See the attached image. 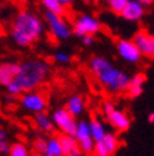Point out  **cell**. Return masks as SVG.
Wrapping results in <instances>:
<instances>
[{"instance_id": "1", "label": "cell", "mask_w": 154, "mask_h": 156, "mask_svg": "<svg viewBox=\"0 0 154 156\" xmlns=\"http://www.w3.org/2000/svg\"><path fill=\"white\" fill-rule=\"evenodd\" d=\"M89 67L94 78L107 92L114 95L126 92L131 81V75L128 73L119 70L104 57H93Z\"/></svg>"}, {"instance_id": "2", "label": "cell", "mask_w": 154, "mask_h": 156, "mask_svg": "<svg viewBox=\"0 0 154 156\" xmlns=\"http://www.w3.org/2000/svg\"><path fill=\"white\" fill-rule=\"evenodd\" d=\"M43 34L42 21L32 13L21 11L15 17L11 28V38L21 48L32 45Z\"/></svg>"}, {"instance_id": "3", "label": "cell", "mask_w": 154, "mask_h": 156, "mask_svg": "<svg viewBox=\"0 0 154 156\" xmlns=\"http://www.w3.org/2000/svg\"><path fill=\"white\" fill-rule=\"evenodd\" d=\"M49 64L39 58H32L21 63L15 81L22 88V92L35 91L45 82L49 75Z\"/></svg>"}, {"instance_id": "4", "label": "cell", "mask_w": 154, "mask_h": 156, "mask_svg": "<svg viewBox=\"0 0 154 156\" xmlns=\"http://www.w3.org/2000/svg\"><path fill=\"white\" fill-rule=\"evenodd\" d=\"M51 119H53L54 127L61 131V134L75 136L78 128V121L75 120V116H72L65 107L56 109L51 113Z\"/></svg>"}, {"instance_id": "5", "label": "cell", "mask_w": 154, "mask_h": 156, "mask_svg": "<svg viewBox=\"0 0 154 156\" xmlns=\"http://www.w3.org/2000/svg\"><path fill=\"white\" fill-rule=\"evenodd\" d=\"M21 105L26 112L33 114L42 113L46 112L47 107V99L43 94L36 91H31V92H24L21 96Z\"/></svg>"}, {"instance_id": "6", "label": "cell", "mask_w": 154, "mask_h": 156, "mask_svg": "<svg viewBox=\"0 0 154 156\" xmlns=\"http://www.w3.org/2000/svg\"><path fill=\"white\" fill-rule=\"evenodd\" d=\"M75 138H77L78 146L84 151L85 155H89V153L94 152L96 141H94V138L92 136V133H90L89 121H86V120L78 121V128H77Z\"/></svg>"}, {"instance_id": "7", "label": "cell", "mask_w": 154, "mask_h": 156, "mask_svg": "<svg viewBox=\"0 0 154 156\" xmlns=\"http://www.w3.org/2000/svg\"><path fill=\"white\" fill-rule=\"evenodd\" d=\"M45 18L49 24V28H50V32L51 35L54 36L56 39L58 41H64L67 39L68 36L71 35V29L70 27L65 24V21L61 18V16L58 14L53 13V11H46L45 14Z\"/></svg>"}, {"instance_id": "8", "label": "cell", "mask_w": 154, "mask_h": 156, "mask_svg": "<svg viewBox=\"0 0 154 156\" xmlns=\"http://www.w3.org/2000/svg\"><path fill=\"white\" fill-rule=\"evenodd\" d=\"M117 52H118L119 57L126 63H131V64H135L139 63L142 58V52L140 49L138 48L133 39L129 41V39H121L117 42Z\"/></svg>"}, {"instance_id": "9", "label": "cell", "mask_w": 154, "mask_h": 156, "mask_svg": "<svg viewBox=\"0 0 154 156\" xmlns=\"http://www.w3.org/2000/svg\"><path fill=\"white\" fill-rule=\"evenodd\" d=\"M100 23L96 18L90 16H80L79 18L74 23V32L78 36H85V35H93V34L100 31Z\"/></svg>"}, {"instance_id": "10", "label": "cell", "mask_w": 154, "mask_h": 156, "mask_svg": "<svg viewBox=\"0 0 154 156\" xmlns=\"http://www.w3.org/2000/svg\"><path fill=\"white\" fill-rule=\"evenodd\" d=\"M133 42L138 45L143 56L149 58H154V35L145 29L138 31L133 36Z\"/></svg>"}, {"instance_id": "11", "label": "cell", "mask_w": 154, "mask_h": 156, "mask_svg": "<svg viewBox=\"0 0 154 156\" xmlns=\"http://www.w3.org/2000/svg\"><path fill=\"white\" fill-rule=\"evenodd\" d=\"M107 121L110 123V126L114 128L118 133H124V131H128L131 128V119L129 116L122 112L121 109H115V110L110 113L108 116L106 117Z\"/></svg>"}, {"instance_id": "12", "label": "cell", "mask_w": 154, "mask_h": 156, "mask_svg": "<svg viewBox=\"0 0 154 156\" xmlns=\"http://www.w3.org/2000/svg\"><path fill=\"white\" fill-rule=\"evenodd\" d=\"M121 16L126 21H139L145 16V6L139 0H129L124 11L121 13Z\"/></svg>"}, {"instance_id": "13", "label": "cell", "mask_w": 154, "mask_h": 156, "mask_svg": "<svg viewBox=\"0 0 154 156\" xmlns=\"http://www.w3.org/2000/svg\"><path fill=\"white\" fill-rule=\"evenodd\" d=\"M19 63H4L0 64V85L7 87L11 81H14L19 71Z\"/></svg>"}, {"instance_id": "14", "label": "cell", "mask_w": 154, "mask_h": 156, "mask_svg": "<svg viewBox=\"0 0 154 156\" xmlns=\"http://www.w3.org/2000/svg\"><path fill=\"white\" fill-rule=\"evenodd\" d=\"M145 82H146V75L145 74L138 73V74L132 75L131 81H129V85H128V89H126L128 96L132 98V99H136V98L140 96V95L143 94Z\"/></svg>"}, {"instance_id": "15", "label": "cell", "mask_w": 154, "mask_h": 156, "mask_svg": "<svg viewBox=\"0 0 154 156\" xmlns=\"http://www.w3.org/2000/svg\"><path fill=\"white\" fill-rule=\"evenodd\" d=\"M35 124L39 130L42 133H53L54 130V123H53V119L49 113L42 112V113L35 114Z\"/></svg>"}, {"instance_id": "16", "label": "cell", "mask_w": 154, "mask_h": 156, "mask_svg": "<svg viewBox=\"0 0 154 156\" xmlns=\"http://www.w3.org/2000/svg\"><path fill=\"white\" fill-rule=\"evenodd\" d=\"M65 109L70 112L72 116L78 117L84 113L85 110V101L84 98L79 96V95H72L67 101V105H65Z\"/></svg>"}, {"instance_id": "17", "label": "cell", "mask_w": 154, "mask_h": 156, "mask_svg": "<svg viewBox=\"0 0 154 156\" xmlns=\"http://www.w3.org/2000/svg\"><path fill=\"white\" fill-rule=\"evenodd\" d=\"M89 126H90V133H92V136L94 138V141L96 142L103 141V138L107 134V130H106V127H104V124H103V121L100 119H97V117H93L89 121Z\"/></svg>"}, {"instance_id": "18", "label": "cell", "mask_w": 154, "mask_h": 156, "mask_svg": "<svg viewBox=\"0 0 154 156\" xmlns=\"http://www.w3.org/2000/svg\"><path fill=\"white\" fill-rule=\"evenodd\" d=\"M46 153H50V155H56V156H64V151H63V146H61V141L60 136L57 135H51L47 140V149Z\"/></svg>"}, {"instance_id": "19", "label": "cell", "mask_w": 154, "mask_h": 156, "mask_svg": "<svg viewBox=\"0 0 154 156\" xmlns=\"http://www.w3.org/2000/svg\"><path fill=\"white\" fill-rule=\"evenodd\" d=\"M101 142L104 144V146L108 149V152L111 153V156L114 155V153L117 152V149L119 148V140L114 133H107L106 136L103 138Z\"/></svg>"}, {"instance_id": "20", "label": "cell", "mask_w": 154, "mask_h": 156, "mask_svg": "<svg viewBox=\"0 0 154 156\" xmlns=\"http://www.w3.org/2000/svg\"><path fill=\"white\" fill-rule=\"evenodd\" d=\"M60 141H61L63 151H64V156H68L78 146V142H77V138H75V136L63 134V135H60Z\"/></svg>"}, {"instance_id": "21", "label": "cell", "mask_w": 154, "mask_h": 156, "mask_svg": "<svg viewBox=\"0 0 154 156\" xmlns=\"http://www.w3.org/2000/svg\"><path fill=\"white\" fill-rule=\"evenodd\" d=\"M9 156H32V153L29 152L28 146L22 142H15L11 145Z\"/></svg>"}, {"instance_id": "22", "label": "cell", "mask_w": 154, "mask_h": 156, "mask_svg": "<svg viewBox=\"0 0 154 156\" xmlns=\"http://www.w3.org/2000/svg\"><path fill=\"white\" fill-rule=\"evenodd\" d=\"M45 7L49 10V11H53V13L58 14V16H63L65 13L63 4L58 2V0H42Z\"/></svg>"}, {"instance_id": "23", "label": "cell", "mask_w": 154, "mask_h": 156, "mask_svg": "<svg viewBox=\"0 0 154 156\" xmlns=\"http://www.w3.org/2000/svg\"><path fill=\"white\" fill-rule=\"evenodd\" d=\"M129 0H110L108 4L111 7V10L114 11L115 14H121L124 11V9L126 7Z\"/></svg>"}, {"instance_id": "24", "label": "cell", "mask_w": 154, "mask_h": 156, "mask_svg": "<svg viewBox=\"0 0 154 156\" xmlns=\"http://www.w3.org/2000/svg\"><path fill=\"white\" fill-rule=\"evenodd\" d=\"M6 89H7V94H9L10 96H13V98L19 96L21 94H24V92H22V88L19 87V84L15 81V80L10 82V84L6 87Z\"/></svg>"}, {"instance_id": "25", "label": "cell", "mask_w": 154, "mask_h": 156, "mask_svg": "<svg viewBox=\"0 0 154 156\" xmlns=\"http://www.w3.org/2000/svg\"><path fill=\"white\" fill-rule=\"evenodd\" d=\"M93 153H94V156H111V153L108 152V149L104 146V144H103L101 141L96 142V146H94V152Z\"/></svg>"}, {"instance_id": "26", "label": "cell", "mask_w": 154, "mask_h": 156, "mask_svg": "<svg viewBox=\"0 0 154 156\" xmlns=\"http://www.w3.org/2000/svg\"><path fill=\"white\" fill-rule=\"evenodd\" d=\"M33 149L38 151V152H42V153H46V149H47V140L45 138H38V140L33 142Z\"/></svg>"}, {"instance_id": "27", "label": "cell", "mask_w": 154, "mask_h": 156, "mask_svg": "<svg viewBox=\"0 0 154 156\" xmlns=\"http://www.w3.org/2000/svg\"><path fill=\"white\" fill-rule=\"evenodd\" d=\"M54 60L57 63H61V64H65V63L70 62V55H67L65 52H57L54 55Z\"/></svg>"}, {"instance_id": "28", "label": "cell", "mask_w": 154, "mask_h": 156, "mask_svg": "<svg viewBox=\"0 0 154 156\" xmlns=\"http://www.w3.org/2000/svg\"><path fill=\"white\" fill-rule=\"evenodd\" d=\"M117 107H115V105L112 103V102H110V101H106L104 103H103V113H104V116H108L110 113H112V112L115 110Z\"/></svg>"}, {"instance_id": "29", "label": "cell", "mask_w": 154, "mask_h": 156, "mask_svg": "<svg viewBox=\"0 0 154 156\" xmlns=\"http://www.w3.org/2000/svg\"><path fill=\"white\" fill-rule=\"evenodd\" d=\"M82 42H84V45L90 46V45H92V43L94 42V38H93V35H85V36H82Z\"/></svg>"}, {"instance_id": "30", "label": "cell", "mask_w": 154, "mask_h": 156, "mask_svg": "<svg viewBox=\"0 0 154 156\" xmlns=\"http://www.w3.org/2000/svg\"><path fill=\"white\" fill-rule=\"evenodd\" d=\"M68 156H85V153H84V151L80 149L79 146H77V148H75V149L72 151V152H71Z\"/></svg>"}, {"instance_id": "31", "label": "cell", "mask_w": 154, "mask_h": 156, "mask_svg": "<svg viewBox=\"0 0 154 156\" xmlns=\"http://www.w3.org/2000/svg\"><path fill=\"white\" fill-rule=\"evenodd\" d=\"M147 121H149L150 124H153V123H154V112L149 113V116H147Z\"/></svg>"}, {"instance_id": "32", "label": "cell", "mask_w": 154, "mask_h": 156, "mask_svg": "<svg viewBox=\"0 0 154 156\" xmlns=\"http://www.w3.org/2000/svg\"><path fill=\"white\" fill-rule=\"evenodd\" d=\"M3 140H7V134L4 130H0V141H3Z\"/></svg>"}, {"instance_id": "33", "label": "cell", "mask_w": 154, "mask_h": 156, "mask_svg": "<svg viewBox=\"0 0 154 156\" xmlns=\"http://www.w3.org/2000/svg\"><path fill=\"white\" fill-rule=\"evenodd\" d=\"M32 156H45V153L38 152V151H33V152H32Z\"/></svg>"}, {"instance_id": "34", "label": "cell", "mask_w": 154, "mask_h": 156, "mask_svg": "<svg viewBox=\"0 0 154 156\" xmlns=\"http://www.w3.org/2000/svg\"><path fill=\"white\" fill-rule=\"evenodd\" d=\"M58 2H60L61 4H70L72 0H58Z\"/></svg>"}, {"instance_id": "35", "label": "cell", "mask_w": 154, "mask_h": 156, "mask_svg": "<svg viewBox=\"0 0 154 156\" xmlns=\"http://www.w3.org/2000/svg\"><path fill=\"white\" fill-rule=\"evenodd\" d=\"M45 156H56V155H50V153H45Z\"/></svg>"}, {"instance_id": "36", "label": "cell", "mask_w": 154, "mask_h": 156, "mask_svg": "<svg viewBox=\"0 0 154 156\" xmlns=\"http://www.w3.org/2000/svg\"><path fill=\"white\" fill-rule=\"evenodd\" d=\"M101 2H104V3H108L110 0H101Z\"/></svg>"}, {"instance_id": "37", "label": "cell", "mask_w": 154, "mask_h": 156, "mask_svg": "<svg viewBox=\"0 0 154 156\" xmlns=\"http://www.w3.org/2000/svg\"><path fill=\"white\" fill-rule=\"evenodd\" d=\"M84 2H86V3H89V2H90V0H84Z\"/></svg>"}]
</instances>
